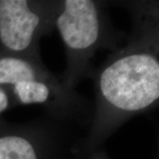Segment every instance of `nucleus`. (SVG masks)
<instances>
[{
  "label": "nucleus",
  "instance_id": "2",
  "mask_svg": "<svg viewBox=\"0 0 159 159\" xmlns=\"http://www.w3.org/2000/svg\"><path fill=\"white\" fill-rule=\"evenodd\" d=\"M0 87L13 105L38 104L49 116L78 127L90 123V102L66 87L43 61L1 53Z\"/></svg>",
  "mask_w": 159,
  "mask_h": 159
},
{
  "label": "nucleus",
  "instance_id": "1",
  "mask_svg": "<svg viewBox=\"0 0 159 159\" xmlns=\"http://www.w3.org/2000/svg\"><path fill=\"white\" fill-rule=\"evenodd\" d=\"M133 28L91 76L95 102L89 129L77 148L93 151L127 120L156 108L159 99V9L157 1L120 2Z\"/></svg>",
  "mask_w": 159,
  "mask_h": 159
},
{
  "label": "nucleus",
  "instance_id": "3",
  "mask_svg": "<svg viewBox=\"0 0 159 159\" xmlns=\"http://www.w3.org/2000/svg\"><path fill=\"white\" fill-rule=\"evenodd\" d=\"M108 2L60 0L55 28L66 51V69L59 77L66 87L75 89L91 76V60L102 49L115 51L125 34L114 29L106 11Z\"/></svg>",
  "mask_w": 159,
  "mask_h": 159
},
{
  "label": "nucleus",
  "instance_id": "4",
  "mask_svg": "<svg viewBox=\"0 0 159 159\" xmlns=\"http://www.w3.org/2000/svg\"><path fill=\"white\" fill-rule=\"evenodd\" d=\"M60 0H0L4 54L43 61L40 41L55 29Z\"/></svg>",
  "mask_w": 159,
  "mask_h": 159
},
{
  "label": "nucleus",
  "instance_id": "5",
  "mask_svg": "<svg viewBox=\"0 0 159 159\" xmlns=\"http://www.w3.org/2000/svg\"><path fill=\"white\" fill-rule=\"evenodd\" d=\"M12 106H14V105L11 101L10 97H8L6 91L0 87V114L7 111L8 109L11 108Z\"/></svg>",
  "mask_w": 159,
  "mask_h": 159
}]
</instances>
